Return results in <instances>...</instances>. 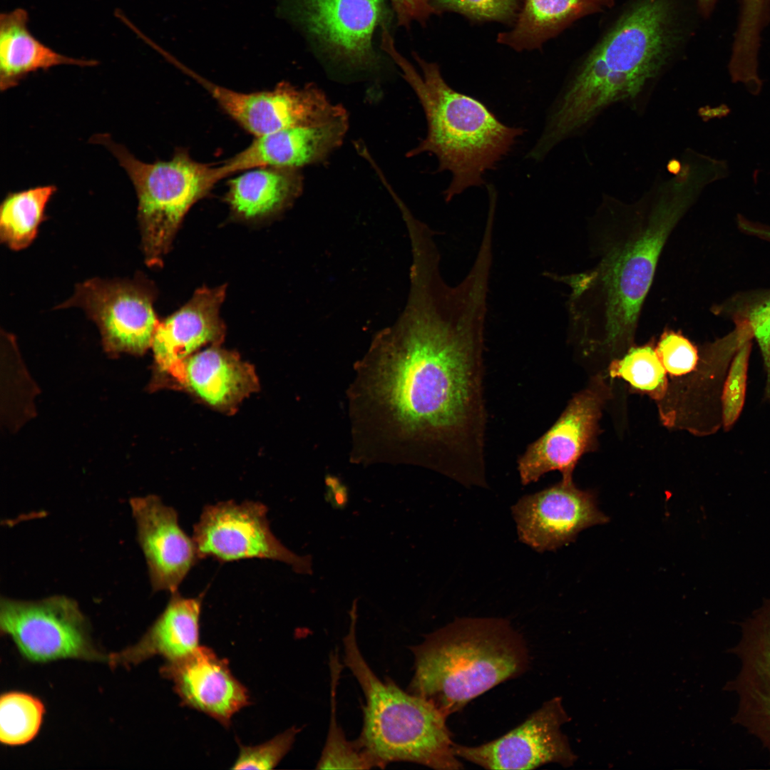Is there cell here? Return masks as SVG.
Returning <instances> with one entry per match:
<instances>
[{
    "label": "cell",
    "mask_w": 770,
    "mask_h": 770,
    "mask_svg": "<svg viewBox=\"0 0 770 770\" xmlns=\"http://www.w3.org/2000/svg\"><path fill=\"white\" fill-rule=\"evenodd\" d=\"M309 27L336 57L348 65L371 66L372 36L383 23L381 0H304Z\"/></svg>",
    "instance_id": "19"
},
{
    "label": "cell",
    "mask_w": 770,
    "mask_h": 770,
    "mask_svg": "<svg viewBox=\"0 0 770 770\" xmlns=\"http://www.w3.org/2000/svg\"><path fill=\"white\" fill-rule=\"evenodd\" d=\"M733 651L739 672L730 684L737 696L734 719L770 753V599L741 624Z\"/></svg>",
    "instance_id": "16"
},
{
    "label": "cell",
    "mask_w": 770,
    "mask_h": 770,
    "mask_svg": "<svg viewBox=\"0 0 770 770\" xmlns=\"http://www.w3.org/2000/svg\"><path fill=\"white\" fill-rule=\"evenodd\" d=\"M439 265L414 263L409 302L381 359L377 388L399 422L437 448L439 471L462 485L484 487L491 265L476 260L456 286L443 279Z\"/></svg>",
    "instance_id": "1"
},
{
    "label": "cell",
    "mask_w": 770,
    "mask_h": 770,
    "mask_svg": "<svg viewBox=\"0 0 770 770\" xmlns=\"http://www.w3.org/2000/svg\"><path fill=\"white\" fill-rule=\"evenodd\" d=\"M93 59L72 58L41 43L30 31L29 14L16 8L0 15V89L12 88L31 73L61 65L94 66Z\"/></svg>",
    "instance_id": "23"
},
{
    "label": "cell",
    "mask_w": 770,
    "mask_h": 770,
    "mask_svg": "<svg viewBox=\"0 0 770 770\" xmlns=\"http://www.w3.org/2000/svg\"><path fill=\"white\" fill-rule=\"evenodd\" d=\"M199 82L226 114L255 137L348 114L314 83L298 87L282 82L270 91L242 92L203 79Z\"/></svg>",
    "instance_id": "11"
},
{
    "label": "cell",
    "mask_w": 770,
    "mask_h": 770,
    "mask_svg": "<svg viewBox=\"0 0 770 770\" xmlns=\"http://www.w3.org/2000/svg\"><path fill=\"white\" fill-rule=\"evenodd\" d=\"M225 286L202 287L175 313L160 322L152 348L158 369L173 376L181 363L206 345H218L225 336L220 307Z\"/></svg>",
    "instance_id": "20"
},
{
    "label": "cell",
    "mask_w": 770,
    "mask_h": 770,
    "mask_svg": "<svg viewBox=\"0 0 770 770\" xmlns=\"http://www.w3.org/2000/svg\"><path fill=\"white\" fill-rule=\"evenodd\" d=\"M607 389L600 381L576 394L555 423L530 444L518 460L523 486L558 471L563 480H573L582 455L592 446Z\"/></svg>",
    "instance_id": "14"
},
{
    "label": "cell",
    "mask_w": 770,
    "mask_h": 770,
    "mask_svg": "<svg viewBox=\"0 0 770 770\" xmlns=\"http://www.w3.org/2000/svg\"><path fill=\"white\" fill-rule=\"evenodd\" d=\"M155 292L143 277L93 278L76 285L57 309L79 307L99 327L108 348L142 353L151 346L160 323L154 311Z\"/></svg>",
    "instance_id": "10"
},
{
    "label": "cell",
    "mask_w": 770,
    "mask_h": 770,
    "mask_svg": "<svg viewBox=\"0 0 770 770\" xmlns=\"http://www.w3.org/2000/svg\"><path fill=\"white\" fill-rule=\"evenodd\" d=\"M332 675L331 718L327 738L317 763V769H369L375 765L357 740L349 741L339 727L336 714V694L342 666L337 652L330 657Z\"/></svg>",
    "instance_id": "28"
},
{
    "label": "cell",
    "mask_w": 770,
    "mask_h": 770,
    "mask_svg": "<svg viewBox=\"0 0 770 770\" xmlns=\"http://www.w3.org/2000/svg\"><path fill=\"white\" fill-rule=\"evenodd\" d=\"M0 630L33 662L61 659L107 661L90 636L87 620L77 602L64 595L38 600L1 597Z\"/></svg>",
    "instance_id": "8"
},
{
    "label": "cell",
    "mask_w": 770,
    "mask_h": 770,
    "mask_svg": "<svg viewBox=\"0 0 770 770\" xmlns=\"http://www.w3.org/2000/svg\"><path fill=\"white\" fill-rule=\"evenodd\" d=\"M300 731L294 727L268 741L255 746L240 745L239 756L233 769H272L290 750Z\"/></svg>",
    "instance_id": "32"
},
{
    "label": "cell",
    "mask_w": 770,
    "mask_h": 770,
    "mask_svg": "<svg viewBox=\"0 0 770 770\" xmlns=\"http://www.w3.org/2000/svg\"><path fill=\"white\" fill-rule=\"evenodd\" d=\"M299 169L257 167L245 170L228 183L226 200L243 220L274 216L292 204L303 189Z\"/></svg>",
    "instance_id": "24"
},
{
    "label": "cell",
    "mask_w": 770,
    "mask_h": 770,
    "mask_svg": "<svg viewBox=\"0 0 770 770\" xmlns=\"http://www.w3.org/2000/svg\"><path fill=\"white\" fill-rule=\"evenodd\" d=\"M613 0H524L513 28L498 43L515 51L539 48L571 23L611 5Z\"/></svg>",
    "instance_id": "25"
},
{
    "label": "cell",
    "mask_w": 770,
    "mask_h": 770,
    "mask_svg": "<svg viewBox=\"0 0 770 770\" xmlns=\"http://www.w3.org/2000/svg\"><path fill=\"white\" fill-rule=\"evenodd\" d=\"M91 140L105 146L130 179L138 198L145 261L150 267H159L189 210L227 177L222 163L199 162L183 148L168 160L145 163L108 134H96Z\"/></svg>",
    "instance_id": "7"
},
{
    "label": "cell",
    "mask_w": 770,
    "mask_h": 770,
    "mask_svg": "<svg viewBox=\"0 0 770 770\" xmlns=\"http://www.w3.org/2000/svg\"><path fill=\"white\" fill-rule=\"evenodd\" d=\"M699 7L704 14H708L714 4L715 0H697Z\"/></svg>",
    "instance_id": "37"
},
{
    "label": "cell",
    "mask_w": 770,
    "mask_h": 770,
    "mask_svg": "<svg viewBox=\"0 0 770 770\" xmlns=\"http://www.w3.org/2000/svg\"><path fill=\"white\" fill-rule=\"evenodd\" d=\"M741 331L739 346L727 377L722 397L723 423L727 430L729 429L738 419L745 401L748 362L751 350L749 337L751 334L746 324V332H743L742 326Z\"/></svg>",
    "instance_id": "30"
},
{
    "label": "cell",
    "mask_w": 770,
    "mask_h": 770,
    "mask_svg": "<svg viewBox=\"0 0 770 770\" xmlns=\"http://www.w3.org/2000/svg\"><path fill=\"white\" fill-rule=\"evenodd\" d=\"M154 591L178 592L200 559L195 543L181 528L178 513L156 496L130 501Z\"/></svg>",
    "instance_id": "15"
},
{
    "label": "cell",
    "mask_w": 770,
    "mask_h": 770,
    "mask_svg": "<svg viewBox=\"0 0 770 770\" xmlns=\"http://www.w3.org/2000/svg\"><path fill=\"white\" fill-rule=\"evenodd\" d=\"M764 0H742L741 24L747 29H756L761 25Z\"/></svg>",
    "instance_id": "36"
},
{
    "label": "cell",
    "mask_w": 770,
    "mask_h": 770,
    "mask_svg": "<svg viewBox=\"0 0 770 770\" xmlns=\"http://www.w3.org/2000/svg\"><path fill=\"white\" fill-rule=\"evenodd\" d=\"M56 191L53 185L11 192L0 207V239L13 250L27 247L45 220L46 206Z\"/></svg>",
    "instance_id": "26"
},
{
    "label": "cell",
    "mask_w": 770,
    "mask_h": 770,
    "mask_svg": "<svg viewBox=\"0 0 770 770\" xmlns=\"http://www.w3.org/2000/svg\"><path fill=\"white\" fill-rule=\"evenodd\" d=\"M45 707L37 697L22 692H5L0 698V741L21 746L32 741L41 728Z\"/></svg>",
    "instance_id": "27"
},
{
    "label": "cell",
    "mask_w": 770,
    "mask_h": 770,
    "mask_svg": "<svg viewBox=\"0 0 770 770\" xmlns=\"http://www.w3.org/2000/svg\"><path fill=\"white\" fill-rule=\"evenodd\" d=\"M383 31L381 48L416 93L427 123L425 138L406 156L433 154L438 162L437 171L451 173L443 192L446 202L469 188L483 185L486 173L496 168L524 129L505 125L482 102L453 89L437 63L414 53L420 73L398 52L386 28Z\"/></svg>",
    "instance_id": "4"
},
{
    "label": "cell",
    "mask_w": 770,
    "mask_h": 770,
    "mask_svg": "<svg viewBox=\"0 0 770 770\" xmlns=\"http://www.w3.org/2000/svg\"><path fill=\"white\" fill-rule=\"evenodd\" d=\"M709 178L694 163L632 205H617L598 234L594 265L584 272L543 275L570 287L572 327L616 350L633 338L662 250L693 196Z\"/></svg>",
    "instance_id": "2"
},
{
    "label": "cell",
    "mask_w": 770,
    "mask_h": 770,
    "mask_svg": "<svg viewBox=\"0 0 770 770\" xmlns=\"http://www.w3.org/2000/svg\"><path fill=\"white\" fill-rule=\"evenodd\" d=\"M669 0H637L583 59L530 154L542 160L601 111L635 98L662 71L679 38Z\"/></svg>",
    "instance_id": "3"
},
{
    "label": "cell",
    "mask_w": 770,
    "mask_h": 770,
    "mask_svg": "<svg viewBox=\"0 0 770 770\" xmlns=\"http://www.w3.org/2000/svg\"><path fill=\"white\" fill-rule=\"evenodd\" d=\"M348 114L315 125L284 128L255 137L245 148L224 161L230 175L257 167L299 169L324 160L342 144Z\"/></svg>",
    "instance_id": "18"
},
{
    "label": "cell",
    "mask_w": 770,
    "mask_h": 770,
    "mask_svg": "<svg viewBox=\"0 0 770 770\" xmlns=\"http://www.w3.org/2000/svg\"><path fill=\"white\" fill-rule=\"evenodd\" d=\"M172 378L180 386L205 404L222 411H233L259 388L250 364L234 352L212 345L185 359Z\"/></svg>",
    "instance_id": "21"
},
{
    "label": "cell",
    "mask_w": 770,
    "mask_h": 770,
    "mask_svg": "<svg viewBox=\"0 0 770 770\" xmlns=\"http://www.w3.org/2000/svg\"><path fill=\"white\" fill-rule=\"evenodd\" d=\"M203 594L195 597L171 593L163 612L134 645L108 655L111 667H130L160 655L166 662L182 658L198 647Z\"/></svg>",
    "instance_id": "22"
},
{
    "label": "cell",
    "mask_w": 770,
    "mask_h": 770,
    "mask_svg": "<svg viewBox=\"0 0 770 770\" xmlns=\"http://www.w3.org/2000/svg\"><path fill=\"white\" fill-rule=\"evenodd\" d=\"M161 674L170 679L184 705L228 727L234 714L250 703L246 688L232 674L227 662L207 647L166 662Z\"/></svg>",
    "instance_id": "17"
},
{
    "label": "cell",
    "mask_w": 770,
    "mask_h": 770,
    "mask_svg": "<svg viewBox=\"0 0 770 770\" xmlns=\"http://www.w3.org/2000/svg\"><path fill=\"white\" fill-rule=\"evenodd\" d=\"M610 374L655 399H661L667 389L665 369L650 345L631 348L621 359L612 362Z\"/></svg>",
    "instance_id": "29"
},
{
    "label": "cell",
    "mask_w": 770,
    "mask_h": 770,
    "mask_svg": "<svg viewBox=\"0 0 770 770\" xmlns=\"http://www.w3.org/2000/svg\"><path fill=\"white\" fill-rule=\"evenodd\" d=\"M569 720L561 697H556L502 736L479 746L454 744L453 752L486 769H534L549 763L570 766L577 756L560 731Z\"/></svg>",
    "instance_id": "12"
},
{
    "label": "cell",
    "mask_w": 770,
    "mask_h": 770,
    "mask_svg": "<svg viewBox=\"0 0 770 770\" xmlns=\"http://www.w3.org/2000/svg\"><path fill=\"white\" fill-rule=\"evenodd\" d=\"M436 14L449 11L473 21L509 22L516 17L519 0H432Z\"/></svg>",
    "instance_id": "31"
},
{
    "label": "cell",
    "mask_w": 770,
    "mask_h": 770,
    "mask_svg": "<svg viewBox=\"0 0 770 770\" xmlns=\"http://www.w3.org/2000/svg\"><path fill=\"white\" fill-rule=\"evenodd\" d=\"M432 0H390L396 13L398 23L409 26L414 21L425 22L433 14Z\"/></svg>",
    "instance_id": "35"
},
{
    "label": "cell",
    "mask_w": 770,
    "mask_h": 770,
    "mask_svg": "<svg viewBox=\"0 0 770 770\" xmlns=\"http://www.w3.org/2000/svg\"><path fill=\"white\" fill-rule=\"evenodd\" d=\"M655 350L665 370L672 375L685 374L697 365L696 347L679 332H664Z\"/></svg>",
    "instance_id": "33"
},
{
    "label": "cell",
    "mask_w": 770,
    "mask_h": 770,
    "mask_svg": "<svg viewBox=\"0 0 770 770\" xmlns=\"http://www.w3.org/2000/svg\"><path fill=\"white\" fill-rule=\"evenodd\" d=\"M410 649L415 671L408 691L446 717L528 664L524 640L503 618H457Z\"/></svg>",
    "instance_id": "5"
},
{
    "label": "cell",
    "mask_w": 770,
    "mask_h": 770,
    "mask_svg": "<svg viewBox=\"0 0 770 770\" xmlns=\"http://www.w3.org/2000/svg\"><path fill=\"white\" fill-rule=\"evenodd\" d=\"M343 638L344 663L365 697L363 727L357 741L376 767L406 761L437 770L463 768L453 752L446 717L429 700L404 692L390 679L381 681L364 658L356 640L357 601L349 610Z\"/></svg>",
    "instance_id": "6"
},
{
    "label": "cell",
    "mask_w": 770,
    "mask_h": 770,
    "mask_svg": "<svg viewBox=\"0 0 770 770\" xmlns=\"http://www.w3.org/2000/svg\"><path fill=\"white\" fill-rule=\"evenodd\" d=\"M512 513L519 539L538 552L567 545L582 530L610 520L599 510L594 493L563 479L523 496L512 507Z\"/></svg>",
    "instance_id": "13"
},
{
    "label": "cell",
    "mask_w": 770,
    "mask_h": 770,
    "mask_svg": "<svg viewBox=\"0 0 770 770\" xmlns=\"http://www.w3.org/2000/svg\"><path fill=\"white\" fill-rule=\"evenodd\" d=\"M267 513L263 503L250 500L205 506L192 537L200 559H267L284 563L299 574H312L311 555H299L285 547L272 533Z\"/></svg>",
    "instance_id": "9"
},
{
    "label": "cell",
    "mask_w": 770,
    "mask_h": 770,
    "mask_svg": "<svg viewBox=\"0 0 770 770\" xmlns=\"http://www.w3.org/2000/svg\"><path fill=\"white\" fill-rule=\"evenodd\" d=\"M746 324L759 346L766 373V394L770 395V299L754 307Z\"/></svg>",
    "instance_id": "34"
}]
</instances>
